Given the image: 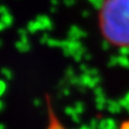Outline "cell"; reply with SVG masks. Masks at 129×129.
<instances>
[{"label": "cell", "mask_w": 129, "mask_h": 129, "mask_svg": "<svg viewBox=\"0 0 129 129\" xmlns=\"http://www.w3.org/2000/svg\"><path fill=\"white\" fill-rule=\"evenodd\" d=\"M98 28L111 46L129 48V0H102L98 11Z\"/></svg>", "instance_id": "1"}]
</instances>
